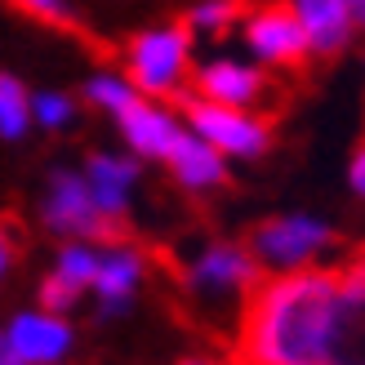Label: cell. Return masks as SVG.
Wrapping results in <instances>:
<instances>
[{"instance_id":"6da1fadb","label":"cell","mask_w":365,"mask_h":365,"mask_svg":"<svg viewBox=\"0 0 365 365\" xmlns=\"http://www.w3.org/2000/svg\"><path fill=\"white\" fill-rule=\"evenodd\" d=\"M245 365H361V263L259 281L241 325Z\"/></svg>"},{"instance_id":"7a4b0ae2","label":"cell","mask_w":365,"mask_h":365,"mask_svg":"<svg viewBox=\"0 0 365 365\" xmlns=\"http://www.w3.org/2000/svg\"><path fill=\"white\" fill-rule=\"evenodd\" d=\"M334 232L321 218L289 214V218H267L245 236V250L267 267H303L321 245H330Z\"/></svg>"},{"instance_id":"3957f363","label":"cell","mask_w":365,"mask_h":365,"mask_svg":"<svg viewBox=\"0 0 365 365\" xmlns=\"http://www.w3.org/2000/svg\"><path fill=\"white\" fill-rule=\"evenodd\" d=\"M187 120L196 125V138H205L214 152H236V156H263L272 143V125L254 120L236 107H218L205 98H182Z\"/></svg>"},{"instance_id":"277c9868","label":"cell","mask_w":365,"mask_h":365,"mask_svg":"<svg viewBox=\"0 0 365 365\" xmlns=\"http://www.w3.org/2000/svg\"><path fill=\"white\" fill-rule=\"evenodd\" d=\"M182 63H187V27L143 31L130 45V76L148 94H170L182 81Z\"/></svg>"},{"instance_id":"5b68a950","label":"cell","mask_w":365,"mask_h":365,"mask_svg":"<svg viewBox=\"0 0 365 365\" xmlns=\"http://www.w3.org/2000/svg\"><path fill=\"white\" fill-rule=\"evenodd\" d=\"M45 227L63 232V236H89V241H107V236H116L120 227L107 223V218L94 210V200H89V187L81 174H67L58 170L49 182V196H45Z\"/></svg>"},{"instance_id":"8992f818","label":"cell","mask_w":365,"mask_h":365,"mask_svg":"<svg viewBox=\"0 0 365 365\" xmlns=\"http://www.w3.org/2000/svg\"><path fill=\"white\" fill-rule=\"evenodd\" d=\"M245 41L259 58L277 63V67H303V58H307V36L289 5H263L259 14H250Z\"/></svg>"},{"instance_id":"52a82bcc","label":"cell","mask_w":365,"mask_h":365,"mask_svg":"<svg viewBox=\"0 0 365 365\" xmlns=\"http://www.w3.org/2000/svg\"><path fill=\"white\" fill-rule=\"evenodd\" d=\"M71 348V325H63L49 312H23L14 317L9 334H5V352L18 356L23 365H53L63 361Z\"/></svg>"},{"instance_id":"ba28073f","label":"cell","mask_w":365,"mask_h":365,"mask_svg":"<svg viewBox=\"0 0 365 365\" xmlns=\"http://www.w3.org/2000/svg\"><path fill=\"white\" fill-rule=\"evenodd\" d=\"M263 281V263L250 250L236 245H214L200 254V263L192 272V285L205 294H232V289H254Z\"/></svg>"},{"instance_id":"9c48e42d","label":"cell","mask_w":365,"mask_h":365,"mask_svg":"<svg viewBox=\"0 0 365 365\" xmlns=\"http://www.w3.org/2000/svg\"><path fill=\"white\" fill-rule=\"evenodd\" d=\"M138 178V165L125 156H103L94 152L85 165V187H89V200H94V210L107 218V223L120 227L125 218V205H130V187Z\"/></svg>"},{"instance_id":"30bf717a","label":"cell","mask_w":365,"mask_h":365,"mask_svg":"<svg viewBox=\"0 0 365 365\" xmlns=\"http://www.w3.org/2000/svg\"><path fill=\"white\" fill-rule=\"evenodd\" d=\"M294 18L307 36V49L325 53V58H334V53L352 41L348 0H294Z\"/></svg>"},{"instance_id":"8fae6325","label":"cell","mask_w":365,"mask_h":365,"mask_svg":"<svg viewBox=\"0 0 365 365\" xmlns=\"http://www.w3.org/2000/svg\"><path fill=\"white\" fill-rule=\"evenodd\" d=\"M160 160L174 170V178L182 182V187H218V182H227L223 156H218L205 138H196V134H182L178 130Z\"/></svg>"},{"instance_id":"7c38bea8","label":"cell","mask_w":365,"mask_h":365,"mask_svg":"<svg viewBox=\"0 0 365 365\" xmlns=\"http://www.w3.org/2000/svg\"><path fill=\"white\" fill-rule=\"evenodd\" d=\"M116 120H120V130H125V138H130V148H134L138 156H165L170 138L178 134V125L160 112V107L143 103L138 94L116 112Z\"/></svg>"},{"instance_id":"4fadbf2b","label":"cell","mask_w":365,"mask_h":365,"mask_svg":"<svg viewBox=\"0 0 365 365\" xmlns=\"http://www.w3.org/2000/svg\"><path fill=\"white\" fill-rule=\"evenodd\" d=\"M196 85L205 103H218V107H245L263 94V76L254 67H241V63H210L196 71Z\"/></svg>"},{"instance_id":"5bb4252c","label":"cell","mask_w":365,"mask_h":365,"mask_svg":"<svg viewBox=\"0 0 365 365\" xmlns=\"http://www.w3.org/2000/svg\"><path fill=\"white\" fill-rule=\"evenodd\" d=\"M138 277H143V263H138L134 250H107V254H98V267H94V281H89V285H94L98 299H103V317L130 307V294H134Z\"/></svg>"},{"instance_id":"9a60e30c","label":"cell","mask_w":365,"mask_h":365,"mask_svg":"<svg viewBox=\"0 0 365 365\" xmlns=\"http://www.w3.org/2000/svg\"><path fill=\"white\" fill-rule=\"evenodd\" d=\"M31 125V94L14 76L0 71V134L5 138H23Z\"/></svg>"},{"instance_id":"2e32d148","label":"cell","mask_w":365,"mask_h":365,"mask_svg":"<svg viewBox=\"0 0 365 365\" xmlns=\"http://www.w3.org/2000/svg\"><path fill=\"white\" fill-rule=\"evenodd\" d=\"M94 267H98V250H89V245H67L63 254H58V277H67L71 285H89L94 281Z\"/></svg>"},{"instance_id":"e0dca14e","label":"cell","mask_w":365,"mask_h":365,"mask_svg":"<svg viewBox=\"0 0 365 365\" xmlns=\"http://www.w3.org/2000/svg\"><path fill=\"white\" fill-rule=\"evenodd\" d=\"M241 14V0H205V5H196L192 18H187V27H200V31H214V36H223L232 27V18Z\"/></svg>"},{"instance_id":"ac0fdd59","label":"cell","mask_w":365,"mask_h":365,"mask_svg":"<svg viewBox=\"0 0 365 365\" xmlns=\"http://www.w3.org/2000/svg\"><path fill=\"white\" fill-rule=\"evenodd\" d=\"M85 98L107 107V112H120V107L134 98V85H125L120 76H94V81L85 85Z\"/></svg>"},{"instance_id":"d6986e66","label":"cell","mask_w":365,"mask_h":365,"mask_svg":"<svg viewBox=\"0 0 365 365\" xmlns=\"http://www.w3.org/2000/svg\"><path fill=\"white\" fill-rule=\"evenodd\" d=\"M76 299H81V285H71L67 277H45V285H41V307L49 317H58V312H71L76 307Z\"/></svg>"},{"instance_id":"ffe728a7","label":"cell","mask_w":365,"mask_h":365,"mask_svg":"<svg viewBox=\"0 0 365 365\" xmlns=\"http://www.w3.org/2000/svg\"><path fill=\"white\" fill-rule=\"evenodd\" d=\"M14 9H23V14H31V18H41V23H49V27H76V14H71V5L67 0H9Z\"/></svg>"},{"instance_id":"44dd1931","label":"cell","mask_w":365,"mask_h":365,"mask_svg":"<svg viewBox=\"0 0 365 365\" xmlns=\"http://www.w3.org/2000/svg\"><path fill=\"white\" fill-rule=\"evenodd\" d=\"M71 112H76V107H71V98H67V94H36V98H31V116L41 120V125H49V130L67 125V120H71Z\"/></svg>"},{"instance_id":"7402d4cb","label":"cell","mask_w":365,"mask_h":365,"mask_svg":"<svg viewBox=\"0 0 365 365\" xmlns=\"http://www.w3.org/2000/svg\"><path fill=\"white\" fill-rule=\"evenodd\" d=\"M348 178H352V192L361 196V192H365V156H361V148H356L352 165H348Z\"/></svg>"},{"instance_id":"603a6c76","label":"cell","mask_w":365,"mask_h":365,"mask_svg":"<svg viewBox=\"0 0 365 365\" xmlns=\"http://www.w3.org/2000/svg\"><path fill=\"white\" fill-rule=\"evenodd\" d=\"M9 254H14V250H9V241H5V232H0V277H5V267H9Z\"/></svg>"},{"instance_id":"cb8c5ba5","label":"cell","mask_w":365,"mask_h":365,"mask_svg":"<svg viewBox=\"0 0 365 365\" xmlns=\"http://www.w3.org/2000/svg\"><path fill=\"white\" fill-rule=\"evenodd\" d=\"M0 365H23V361H18V356H9L5 348H0Z\"/></svg>"},{"instance_id":"d4e9b609","label":"cell","mask_w":365,"mask_h":365,"mask_svg":"<svg viewBox=\"0 0 365 365\" xmlns=\"http://www.w3.org/2000/svg\"><path fill=\"white\" fill-rule=\"evenodd\" d=\"M187 365H200V361H187Z\"/></svg>"},{"instance_id":"484cf974","label":"cell","mask_w":365,"mask_h":365,"mask_svg":"<svg viewBox=\"0 0 365 365\" xmlns=\"http://www.w3.org/2000/svg\"><path fill=\"white\" fill-rule=\"evenodd\" d=\"M0 348H5V343H0Z\"/></svg>"}]
</instances>
